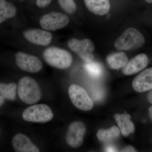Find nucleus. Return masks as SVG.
Listing matches in <instances>:
<instances>
[{"instance_id": "bb28decb", "label": "nucleus", "mask_w": 152, "mask_h": 152, "mask_svg": "<svg viewBox=\"0 0 152 152\" xmlns=\"http://www.w3.org/2000/svg\"><path fill=\"white\" fill-rule=\"evenodd\" d=\"M148 112L150 118H151V120L152 121V106L150 107L149 108Z\"/></svg>"}, {"instance_id": "412c9836", "label": "nucleus", "mask_w": 152, "mask_h": 152, "mask_svg": "<svg viewBox=\"0 0 152 152\" xmlns=\"http://www.w3.org/2000/svg\"><path fill=\"white\" fill-rule=\"evenodd\" d=\"M60 6L66 12L73 14L77 10V6L74 0H58Z\"/></svg>"}, {"instance_id": "39448f33", "label": "nucleus", "mask_w": 152, "mask_h": 152, "mask_svg": "<svg viewBox=\"0 0 152 152\" xmlns=\"http://www.w3.org/2000/svg\"><path fill=\"white\" fill-rule=\"evenodd\" d=\"M69 95L71 102L77 108L84 111L93 109V100L83 87L78 85H71L69 88Z\"/></svg>"}, {"instance_id": "c85d7f7f", "label": "nucleus", "mask_w": 152, "mask_h": 152, "mask_svg": "<svg viewBox=\"0 0 152 152\" xmlns=\"http://www.w3.org/2000/svg\"><path fill=\"white\" fill-rule=\"evenodd\" d=\"M1 134H2L1 129V126H0V138H1Z\"/></svg>"}, {"instance_id": "aec40b11", "label": "nucleus", "mask_w": 152, "mask_h": 152, "mask_svg": "<svg viewBox=\"0 0 152 152\" xmlns=\"http://www.w3.org/2000/svg\"><path fill=\"white\" fill-rule=\"evenodd\" d=\"M84 69L89 75L94 78L99 77L102 75L103 69L99 63L92 61L86 63Z\"/></svg>"}, {"instance_id": "f257e3e1", "label": "nucleus", "mask_w": 152, "mask_h": 152, "mask_svg": "<svg viewBox=\"0 0 152 152\" xmlns=\"http://www.w3.org/2000/svg\"><path fill=\"white\" fill-rule=\"evenodd\" d=\"M18 93L20 99L27 104L38 102L42 96L38 83L34 79L28 77H24L19 80Z\"/></svg>"}, {"instance_id": "c756f323", "label": "nucleus", "mask_w": 152, "mask_h": 152, "mask_svg": "<svg viewBox=\"0 0 152 152\" xmlns=\"http://www.w3.org/2000/svg\"><path fill=\"white\" fill-rule=\"evenodd\" d=\"M20 1H23V0H20Z\"/></svg>"}, {"instance_id": "0eeeda50", "label": "nucleus", "mask_w": 152, "mask_h": 152, "mask_svg": "<svg viewBox=\"0 0 152 152\" xmlns=\"http://www.w3.org/2000/svg\"><path fill=\"white\" fill-rule=\"evenodd\" d=\"M69 21V18L66 15L52 12L41 17L39 23L44 29L55 31L64 28Z\"/></svg>"}, {"instance_id": "1a4fd4ad", "label": "nucleus", "mask_w": 152, "mask_h": 152, "mask_svg": "<svg viewBox=\"0 0 152 152\" xmlns=\"http://www.w3.org/2000/svg\"><path fill=\"white\" fill-rule=\"evenodd\" d=\"M86 131V125L80 121L72 123L68 128L66 140L67 143L72 148H79L83 142Z\"/></svg>"}, {"instance_id": "ddd939ff", "label": "nucleus", "mask_w": 152, "mask_h": 152, "mask_svg": "<svg viewBox=\"0 0 152 152\" xmlns=\"http://www.w3.org/2000/svg\"><path fill=\"white\" fill-rule=\"evenodd\" d=\"M12 145L17 152H39V150L25 135L17 134L13 137Z\"/></svg>"}, {"instance_id": "a211bd4d", "label": "nucleus", "mask_w": 152, "mask_h": 152, "mask_svg": "<svg viewBox=\"0 0 152 152\" xmlns=\"http://www.w3.org/2000/svg\"><path fill=\"white\" fill-rule=\"evenodd\" d=\"M121 131L118 127L113 126L109 129H100L98 131L97 137L100 141L103 143L110 142L119 137Z\"/></svg>"}, {"instance_id": "4468645a", "label": "nucleus", "mask_w": 152, "mask_h": 152, "mask_svg": "<svg viewBox=\"0 0 152 152\" xmlns=\"http://www.w3.org/2000/svg\"><path fill=\"white\" fill-rule=\"evenodd\" d=\"M85 5L92 13L103 16L109 12L110 9V0H83Z\"/></svg>"}, {"instance_id": "2eb2a0df", "label": "nucleus", "mask_w": 152, "mask_h": 152, "mask_svg": "<svg viewBox=\"0 0 152 152\" xmlns=\"http://www.w3.org/2000/svg\"><path fill=\"white\" fill-rule=\"evenodd\" d=\"M130 118L126 114H116L114 115L121 132L124 137H128L134 132V125L131 121Z\"/></svg>"}, {"instance_id": "7ed1b4c3", "label": "nucleus", "mask_w": 152, "mask_h": 152, "mask_svg": "<svg viewBox=\"0 0 152 152\" xmlns=\"http://www.w3.org/2000/svg\"><path fill=\"white\" fill-rule=\"evenodd\" d=\"M43 56L47 64L57 69H67L72 63L73 57L70 53L57 47H50L46 49Z\"/></svg>"}, {"instance_id": "f8f14e48", "label": "nucleus", "mask_w": 152, "mask_h": 152, "mask_svg": "<svg viewBox=\"0 0 152 152\" xmlns=\"http://www.w3.org/2000/svg\"><path fill=\"white\" fill-rule=\"evenodd\" d=\"M148 63V56L145 54H140L128 62L123 68V74L126 75H131L137 73L146 67Z\"/></svg>"}, {"instance_id": "cd10ccee", "label": "nucleus", "mask_w": 152, "mask_h": 152, "mask_svg": "<svg viewBox=\"0 0 152 152\" xmlns=\"http://www.w3.org/2000/svg\"><path fill=\"white\" fill-rule=\"evenodd\" d=\"M148 3H152V0H144Z\"/></svg>"}, {"instance_id": "a878e982", "label": "nucleus", "mask_w": 152, "mask_h": 152, "mask_svg": "<svg viewBox=\"0 0 152 152\" xmlns=\"http://www.w3.org/2000/svg\"><path fill=\"white\" fill-rule=\"evenodd\" d=\"M147 98H148V100L152 104V90L148 94Z\"/></svg>"}, {"instance_id": "f03ea898", "label": "nucleus", "mask_w": 152, "mask_h": 152, "mask_svg": "<svg viewBox=\"0 0 152 152\" xmlns=\"http://www.w3.org/2000/svg\"><path fill=\"white\" fill-rule=\"evenodd\" d=\"M145 43V37L141 33L135 28H129L117 38L114 46L118 50H130L140 48Z\"/></svg>"}, {"instance_id": "9b49d317", "label": "nucleus", "mask_w": 152, "mask_h": 152, "mask_svg": "<svg viewBox=\"0 0 152 152\" xmlns=\"http://www.w3.org/2000/svg\"><path fill=\"white\" fill-rule=\"evenodd\" d=\"M132 87L138 93L152 90V67L145 69L136 76L133 80Z\"/></svg>"}, {"instance_id": "4be33fe9", "label": "nucleus", "mask_w": 152, "mask_h": 152, "mask_svg": "<svg viewBox=\"0 0 152 152\" xmlns=\"http://www.w3.org/2000/svg\"><path fill=\"white\" fill-rule=\"evenodd\" d=\"M52 0H37V5L40 8H45L49 5Z\"/></svg>"}, {"instance_id": "6e6552de", "label": "nucleus", "mask_w": 152, "mask_h": 152, "mask_svg": "<svg viewBox=\"0 0 152 152\" xmlns=\"http://www.w3.org/2000/svg\"><path fill=\"white\" fill-rule=\"evenodd\" d=\"M15 56L17 66L22 70L37 73L42 69V63L35 56L19 52L15 54Z\"/></svg>"}, {"instance_id": "393cba45", "label": "nucleus", "mask_w": 152, "mask_h": 152, "mask_svg": "<svg viewBox=\"0 0 152 152\" xmlns=\"http://www.w3.org/2000/svg\"><path fill=\"white\" fill-rule=\"evenodd\" d=\"M116 149L115 147L113 146H108L106 148V151L107 152H116Z\"/></svg>"}, {"instance_id": "20e7f679", "label": "nucleus", "mask_w": 152, "mask_h": 152, "mask_svg": "<svg viewBox=\"0 0 152 152\" xmlns=\"http://www.w3.org/2000/svg\"><path fill=\"white\" fill-rule=\"evenodd\" d=\"M22 117L25 121L33 123H46L53 117L50 108L44 104L30 106L23 112Z\"/></svg>"}, {"instance_id": "b1692460", "label": "nucleus", "mask_w": 152, "mask_h": 152, "mask_svg": "<svg viewBox=\"0 0 152 152\" xmlns=\"http://www.w3.org/2000/svg\"><path fill=\"white\" fill-rule=\"evenodd\" d=\"M6 100L4 99V98L2 96L0 95V110L2 108L5 104Z\"/></svg>"}, {"instance_id": "6ab92c4d", "label": "nucleus", "mask_w": 152, "mask_h": 152, "mask_svg": "<svg viewBox=\"0 0 152 152\" xmlns=\"http://www.w3.org/2000/svg\"><path fill=\"white\" fill-rule=\"evenodd\" d=\"M18 85L15 83L0 82V95L7 100L14 101L16 98Z\"/></svg>"}, {"instance_id": "5701e85b", "label": "nucleus", "mask_w": 152, "mask_h": 152, "mask_svg": "<svg viewBox=\"0 0 152 152\" xmlns=\"http://www.w3.org/2000/svg\"><path fill=\"white\" fill-rule=\"evenodd\" d=\"M121 152H137L135 149L132 146H128L121 150Z\"/></svg>"}, {"instance_id": "423d86ee", "label": "nucleus", "mask_w": 152, "mask_h": 152, "mask_svg": "<svg viewBox=\"0 0 152 152\" xmlns=\"http://www.w3.org/2000/svg\"><path fill=\"white\" fill-rule=\"evenodd\" d=\"M68 46L72 51L77 54L86 63L93 61L95 50L94 45L89 39L79 40L75 38L71 39L68 42Z\"/></svg>"}, {"instance_id": "dca6fc26", "label": "nucleus", "mask_w": 152, "mask_h": 152, "mask_svg": "<svg viewBox=\"0 0 152 152\" xmlns=\"http://www.w3.org/2000/svg\"><path fill=\"white\" fill-rule=\"evenodd\" d=\"M17 13L16 7L7 0H0V25L13 18Z\"/></svg>"}, {"instance_id": "9d476101", "label": "nucleus", "mask_w": 152, "mask_h": 152, "mask_svg": "<svg viewBox=\"0 0 152 152\" xmlns=\"http://www.w3.org/2000/svg\"><path fill=\"white\" fill-rule=\"evenodd\" d=\"M24 37L31 43L46 46L51 42L53 35L45 30L33 29L27 30L23 33Z\"/></svg>"}, {"instance_id": "f3484780", "label": "nucleus", "mask_w": 152, "mask_h": 152, "mask_svg": "<svg viewBox=\"0 0 152 152\" xmlns=\"http://www.w3.org/2000/svg\"><path fill=\"white\" fill-rule=\"evenodd\" d=\"M106 60L109 66L114 70H118L124 68L129 62L127 56L123 52L109 55Z\"/></svg>"}]
</instances>
